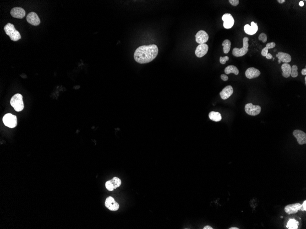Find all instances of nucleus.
I'll return each instance as SVG.
<instances>
[{"label": "nucleus", "instance_id": "72a5a7b5", "mask_svg": "<svg viewBox=\"0 0 306 229\" xmlns=\"http://www.w3.org/2000/svg\"><path fill=\"white\" fill-rule=\"evenodd\" d=\"M265 57L267 59H268V60H270V59L273 58V56L270 53H268Z\"/></svg>", "mask_w": 306, "mask_h": 229}, {"label": "nucleus", "instance_id": "f3484780", "mask_svg": "<svg viewBox=\"0 0 306 229\" xmlns=\"http://www.w3.org/2000/svg\"><path fill=\"white\" fill-rule=\"evenodd\" d=\"M233 93V88L231 86L229 85L226 86L223 89L221 92L219 93L221 98L223 100L228 99L231 96Z\"/></svg>", "mask_w": 306, "mask_h": 229}, {"label": "nucleus", "instance_id": "aec40b11", "mask_svg": "<svg viewBox=\"0 0 306 229\" xmlns=\"http://www.w3.org/2000/svg\"><path fill=\"white\" fill-rule=\"evenodd\" d=\"M210 119L214 122H219L221 120L222 117L221 113L219 112L212 111L209 114Z\"/></svg>", "mask_w": 306, "mask_h": 229}, {"label": "nucleus", "instance_id": "a878e982", "mask_svg": "<svg viewBox=\"0 0 306 229\" xmlns=\"http://www.w3.org/2000/svg\"><path fill=\"white\" fill-rule=\"evenodd\" d=\"M105 187L109 191H112L114 189V188L113 185L110 182V181H108L106 182L105 183Z\"/></svg>", "mask_w": 306, "mask_h": 229}, {"label": "nucleus", "instance_id": "c85d7f7f", "mask_svg": "<svg viewBox=\"0 0 306 229\" xmlns=\"http://www.w3.org/2000/svg\"><path fill=\"white\" fill-rule=\"evenodd\" d=\"M275 45H276L275 43L272 42H270V43H268L266 45V47L268 49H272V48H275Z\"/></svg>", "mask_w": 306, "mask_h": 229}, {"label": "nucleus", "instance_id": "c9c22d12", "mask_svg": "<svg viewBox=\"0 0 306 229\" xmlns=\"http://www.w3.org/2000/svg\"><path fill=\"white\" fill-rule=\"evenodd\" d=\"M203 229H213V228H212V227H211V226H205V227H204V228H203Z\"/></svg>", "mask_w": 306, "mask_h": 229}, {"label": "nucleus", "instance_id": "f8f14e48", "mask_svg": "<svg viewBox=\"0 0 306 229\" xmlns=\"http://www.w3.org/2000/svg\"><path fill=\"white\" fill-rule=\"evenodd\" d=\"M27 21L29 24L33 26L39 25L41 23L39 17L34 12H31L27 15Z\"/></svg>", "mask_w": 306, "mask_h": 229}, {"label": "nucleus", "instance_id": "7c9ffc66", "mask_svg": "<svg viewBox=\"0 0 306 229\" xmlns=\"http://www.w3.org/2000/svg\"><path fill=\"white\" fill-rule=\"evenodd\" d=\"M268 53V49L266 47L263 48V49L261 51V54L263 56H267V54Z\"/></svg>", "mask_w": 306, "mask_h": 229}, {"label": "nucleus", "instance_id": "39448f33", "mask_svg": "<svg viewBox=\"0 0 306 229\" xmlns=\"http://www.w3.org/2000/svg\"><path fill=\"white\" fill-rule=\"evenodd\" d=\"M2 120L4 124L9 128H15L17 125V118L11 113L5 114L2 118Z\"/></svg>", "mask_w": 306, "mask_h": 229}, {"label": "nucleus", "instance_id": "6e6552de", "mask_svg": "<svg viewBox=\"0 0 306 229\" xmlns=\"http://www.w3.org/2000/svg\"><path fill=\"white\" fill-rule=\"evenodd\" d=\"M196 41L197 43L200 44H205L209 40V37L208 33L203 30H200L195 35Z\"/></svg>", "mask_w": 306, "mask_h": 229}, {"label": "nucleus", "instance_id": "473e14b6", "mask_svg": "<svg viewBox=\"0 0 306 229\" xmlns=\"http://www.w3.org/2000/svg\"><path fill=\"white\" fill-rule=\"evenodd\" d=\"M221 78L222 80L224 81H227V80H228V77L227 75H224V74H222L221 76Z\"/></svg>", "mask_w": 306, "mask_h": 229}, {"label": "nucleus", "instance_id": "f257e3e1", "mask_svg": "<svg viewBox=\"0 0 306 229\" xmlns=\"http://www.w3.org/2000/svg\"><path fill=\"white\" fill-rule=\"evenodd\" d=\"M159 49L155 45H143L137 48L134 53V59L139 64L151 62L156 57Z\"/></svg>", "mask_w": 306, "mask_h": 229}, {"label": "nucleus", "instance_id": "412c9836", "mask_svg": "<svg viewBox=\"0 0 306 229\" xmlns=\"http://www.w3.org/2000/svg\"><path fill=\"white\" fill-rule=\"evenodd\" d=\"M225 72L226 75L230 73H234L235 75H238L239 74V70L236 66L230 65L226 67L225 69Z\"/></svg>", "mask_w": 306, "mask_h": 229}, {"label": "nucleus", "instance_id": "6ab92c4d", "mask_svg": "<svg viewBox=\"0 0 306 229\" xmlns=\"http://www.w3.org/2000/svg\"><path fill=\"white\" fill-rule=\"evenodd\" d=\"M282 76L285 78H288L291 74V66L288 63H284L282 65Z\"/></svg>", "mask_w": 306, "mask_h": 229}, {"label": "nucleus", "instance_id": "4c0bfd02", "mask_svg": "<svg viewBox=\"0 0 306 229\" xmlns=\"http://www.w3.org/2000/svg\"><path fill=\"white\" fill-rule=\"evenodd\" d=\"M304 3L303 1H301L299 2V6H304Z\"/></svg>", "mask_w": 306, "mask_h": 229}, {"label": "nucleus", "instance_id": "423d86ee", "mask_svg": "<svg viewBox=\"0 0 306 229\" xmlns=\"http://www.w3.org/2000/svg\"><path fill=\"white\" fill-rule=\"evenodd\" d=\"M245 110L248 115L256 116L260 113L261 108L260 106L254 105L252 103H249L245 105Z\"/></svg>", "mask_w": 306, "mask_h": 229}, {"label": "nucleus", "instance_id": "f03ea898", "mask_svg": "<svg viewBox=\"0 0 306 229\" xmlns=\"http://www.w3.org/2000/svg\"><path fill=\"white\" fill-rule=\"evenodd\" d=\"M6 33L10 37V39L13 41H17L21 38L20 33L15 29L14 26L10 23L7 24L4 27Z\"/></svg>", "mask_w": 306, "mask_h": 229}, {"label": "nucleus", "instance_id": "7ed1b4c3", "mask_svg": "<svg viewBox=\"0 0 306 229\" xmlns=\"http://www.w3.org/2000/svg\"><path fill=\"white\" fill-rule=\"evenodd\" d=\"M10 104L15 111L17 112L22 111L24 108L22 95L18 93L14 95L11 98Z\"/></svg>", "mask_w": 306, "mask_h": 229}, {"label": "nucleus", "instance_id": "a211bd4d", "mask_svg": "<svg viewBox=\"0 0 306 229\" xmlns=\"http://www.w3.org/2000/svg\"><path fill=\"white\" fill-rule=\"evenodd\" d=\"M276 56L278 58L279 60H280L281 62H284V63H289L291 61V56H290L289 54L286 53L279 52L276 54Z\"/></svg>", "mask_w": 306, "mask_h": 229}, {"label": "nucleus", "instance_id": "b1692460", "mask_svg": "<svg viewBox=\"0 0 306 229\" xmlns=\"http://www.w3.org/2000/svg\"><path fill=\"white\" fill-rule=\"evenodd\" d=\"M110 182L112 183L113 185L114 189H116L118 187H119L121 185V180L120 178H118L117 177H114L112 179L110 180Z\"/></svg>", "mask_w": 306, "mask_h": 229}, {"label": "nucleus", "instance_id": "20e7f679", "mask_svg": "<svg viewBox=\"0 0 306 229\" xmlns=\"http://www.w3.org/2000/svg\"><path fill=\"white\" fill-rule=\"evenodd\" d=\"M248 41L249 38H248L247 37H244L243 38V47L241 49L234 48L232 50V54L235 57H242L246 54L248 51Z\"/></svg>", "mask_w": 306, "mask_h": 229}, {"label": "nucleus", "instance_id": "c756f323", "mask_svg": "<svg viewBox=\"0 0 306 229\" xmlns=\"http://www.w3.org/2000/svg\"><path fill=\"white\" fill-rule=\"evenodd\" d=\"M229 1L233 6H237L239 3V0H229Z\"/></svg>", "mask_w": 306, "mask_h": 229}, {"label": "nucleus", "instance_id": "5701e85b", "mask_svg": "<svg viewBox=\"0 0 306 229\" xmlns=\"http://www.w3.org/2000/svg\"><path fill=\"white\" fill-rule=\"evenodd\" d=\"M298 223L294 219H290L287 223L286 227L288 229H296L298 228Z\"/></svg>", "mask_w": 306, "mask_h": 229}, {"label": "nucleus", "instance_id": "bb28decb", "mask_svg": "<svg viewBox=\"0 0 306 229\" xmlns=\"http://www.w3.org/2000/svg\"><path fill=\"white\" fill-rule=\"evenodd\" d=\"M258 40L262 41L263 43H265L267 40V36L266 34L264 33H261L258 37Z\"/></svg>", "mask_w": 306, "mask_h": 229}, {"label": "nucleus", "instance_id": "9b49d317", "mask_svg": "<svg viewBox=\"0 0 306 229\" xmlns=\"http://www.w3.org/2000/svg\"><path fill=\"white\" fill-rule=\"evenodd\" d=\"M209 46L206 44H200L197 46L195 50V54L198 57L201 58L207 53Z\"/></svg>", "mask_w": 306, "mask_h": 229}, {"label": "nucleus", "instance_id": "f704fd0d", "mask_svg": "<svg viewBox=\"0 0 306 229\" xmlns=\"http://www.w3.org/2000/svg\"><path fill=\"white\" fill-rule=\"evenodd\" d=\"M302 74L303 76H305L306 75V69L304 68L302 70Z\"/></svg>", "mask_w": 306, "mask_h": 229}, {"label": "nucleus", "instance_id": "58836bf2", "mask_svg": "<svg viewBox=\"0 0 306 229\" xmlns=\"http://www.w3.org/2000/svg\"><path fill=\"white\" fill-rule=\"evenodd\" d=\"M229 229H239V228L237 227H231V228H229Z\"/></svg>", "mask_w": 306, "mask_h": 229}, {"label": "nucleus", "instance_id": "0eeeda50", "mask_svg": "<svg viewBox=\"0 0 306 229\" xmlns=\"http://www.w3.org/2000/svg\"><path fill=\"white\" fill-rule=\"evenodd\" d=\"M222 20L224 22L223 26L225 29H231L234 24V19L230 13H226L223 15Z\"/></svg>", "mask_w": 306, "mask_h": 229}, {"label": "nucleus", "instance_id": "a19ab883", "mask_svg": "<svg viewBox=\"0 0 306 229\" xmlns=\"http://www.w3.org/2000/svg\"><path fill=\"white\" fill-rule=\"evenodd\" d=\"M275 58H273V61H274V60H275Z\"/></svg>", "mask_w": 306, "mask_h": 229}, {"label": "nucleus", "instance_id": "ddd939ff", "mask_svg": "<svg viewBox=\"0 0 306 229\" xmlns=\"http://www.w3.org/2000/svg\"><path fill=\"white\" fill-rule=\"evenodd\" d=\"M12 17L15 18L21 19L24 18L25 16L26 13L24 9L19 7L13 8L10 12Z\"/></svg>", "mask_w": 306, "mask_h": 229}, {"label": "nucleus", "instance_id": "1a4fd4ad", "mask_svg": "<svg viewBox=\"0 0 306 229\" xmlns=\"http://www.w3.org/2000/svg\"><path fill=\"white\" fill-rule=\"evenodd\" d=\"M294 136L296 139L299 145H303L306 143V134L303 131L299 129H296L293 131Z\"/></svg>", "mask_w": 306, "mask_h": 229}, {"label": "nucleus", "instance_id": "9d476101", "mask_svg": "<svg viewBox=\"0 0 306 229\" xmlns=\"http://www.w3.org/2000/svg\"><path fill=\"white\" fill-rule=\"evenodd\" d=\"M105 205L111 211H117L119 208V204L115 201L113 198L111 197L107 198L105 201Z\"/></svg>", "mask_w": 306, "mask_h": 229}, {"label": "nucleus", "instance_id": "393cba45", "mask_svg": "<svg viewBox=\"0 0 306 229\" xmlns=\"http://www.w3.org/2000/svg\"><path fill=\"white\" fill-rule=\"evenodd\" d=\"M298 67L296 65H293L291 67V76L292 77L295 78L296 77L298 76Z\"/></svg>", "mask_w": 306, "mask_h": 229}, {"label": "nucleus", "instance_id": "2f4dec72", "mask_svg": "<svg viewBox=\"0 0 306 229\" xmlns=\"http://www.w3.org/2000/svg\"><path fill=\"white\" fill-rule=\"evenodd\" d=\"M300 210L302 211H306V200H304L303 204L301 205V209Z\"/></svg>", "mask_w": 306, "mask_h": 229}, {"label": "nucleus", "instance_id": "ea45409f", "mask_svg": "<svg viewBox=\"0 0 306 229\" xmlns=\"http://www.w3.org/2000/svg\"><path fill=\"white\" fill-rule=\"evenodd\" d=\"M278 62L279 64H280V63H281V61H280V60H278Z\"/></svg>", "mask_w": 306, "mask_h": 229}, {"label": "nucleus", "instance_id": "4be33fe9", "mask_svg": "<svg viewBox=\"0 0 306 229\" xmlns=\"http://www.w3.org/2000/svg\"><path fill=\"white\" fill-rule=\"evenodd\" d=\"M223 46V51L225 54H228L230 51L231 47V42L228 40H225L222 43Z\"/></svg>", "mask_w": 306, "mask_h": 229}, {"label": "nucleus", "instance_id": "cd10ccee", "mask_svg": "<svg viewBox=\"0 0 306 229\" xmlns=\"http://www.w3.org/2000/svg\"><path fill=\"white\" fill-rule=\"evenodd\" d=\"M229 58L227 56L225 57H220L219 61L221 64H225L227 61H229Z\"/></svg>", "mask_w": 306, "mask_h": 229}, {"label": "nucleus", "instance_id": "4468645a", "mask_svg": "<svg viewBox=\"0 0 306 229\" xmlns=\"http://www.w3.org/2000/svg\"><path fill=\"white\" fill-rule=\"evenodd\" d=\"M301 205L300 203L291 204L286 206L285 208V212L289 214L296 213L301 209Z\"/></svg>", "mask_w": 306, "mask_h": 229}, {"label": "nucleus", "instance_id": "e433bc0d", "mask_svg": "<svg viewBox=\"0 0 306 229\" xmlns=\"http://www.w3.org/2000/svg\"><path fill=\"white\" fill-rule=\"evenodd\" d=\"M277 1H278L279 3H280V4H282V3H284V2L286 1H285V0H278Z\"/></svg>", "mask_w": 306, "mask_h": 229}, {"label": "nucleus", "instance_id": "dca6fc26", "mask_svg": "<svg viewBox=\"0 0 306 229\" xmlns=\"http://www.w3.org/2000/svg\"><path fill=\"white\" fill-rule=\"evenodd\" d=\"M251 25L246 24L244 27V31L248 35H253L257 33L258 30V26L257 23L252 22Z\"/></svg>", "mask_w": 306, "mask_h": 229}, {"label": "nucleus", "instance_id": "2eb2a0df", "mask_svg": "<svg viewBox=\"0 0 306 229\" xmlns=\"http://www.w3.org/2000/svg\"><path fill=\"white\" fill-rule=\"evenodd\" d=\"M261 74V72L258 70L254 68L250 67L245 72L246 77L248 79H254L259 77Z\"/></svg>", "mask_w": 306, "mask_h": 229}]
</instances>
